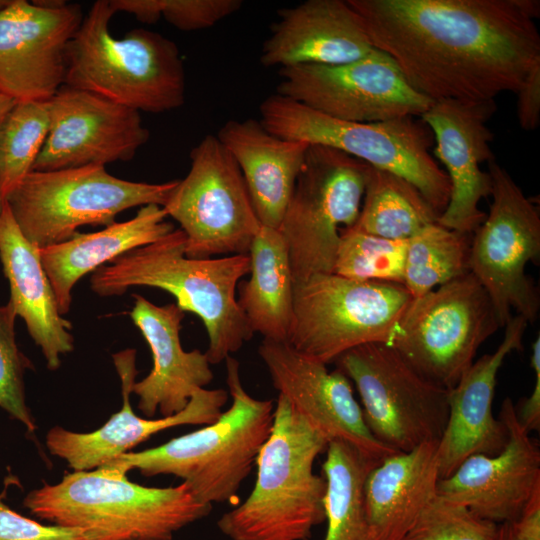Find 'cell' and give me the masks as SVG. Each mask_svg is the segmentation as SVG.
Returning a JSON list of instances; mask_svg holds the SVG:
<instances>
[{"mask_svg": "<svg viewBox=\"0 0 540 540\" xmlns=\"http://www.w3.org/2000/svg\"><path fill=\"white\" fill-rule=\"evenodd\" d=\"M517 95V118L526 131L536 129L540 124V61L526 74Z\"/></svg>", "mask_w": 540, "mask_h": 540, "instance_id": "39", "label": "cell"}, {"mask_svg": "<svg viewBox=\"0 0 540 540\" xmlns=\"http://www.w3.org/2000/svg\"><path fill=\"white\" fill-rule=\"evenodd\" d=\"M177 183L124 180L103 165L31 171L6 202L26 239L43 248L70 239L83 225H111L126 209L163 207Z\"/></svg>", "mask_w": 540, "mask_h": 540, "instance_id": "8", "label": "cell"}, {"mask_svg": "<svg viewBox=\"0 0 540 540\" xmlns=\"http://www.w3.org/2000/svg\"><path fill=\"white\" fill-rule=\"evenodd\" d=\"M190 159L188 174L163 206L186 235V255L248 254L261 223L236 161L214 135L205 136Z\"/></svg>", "mask_w": 540, "mask_h": 540, "instance_id": "14", "label": "cell"}, {"mask_svg": "<svg viewBox=\"0 0 540 540\" xmlns=\"http://www.w3.org/2000/svg\"><path fill=\"white\" fill-rule=\"evenodd\" d=\"M17 316L6 303L0 307V407L33 433L37 426L26 404L24 373L32 368L15 338Z\"/></svg>", "mask_w": 540, "mask_h": 540, "instance_id": "36", "label": "cell"}, {"mask_svg": "<svg viewBox=\"0 0 540 540\" xmlns=\"http://www.w3.org/2000/svg\"><path fill=\"white\" fill-rule=\"evenodd\" d=\"M50 126L32 171L132 159L149 138L138 111L63 84L49 99Z\"/></svg>", "mask_w": 540, "mask_h": 540, "instance_id": "17", "label": "cell"}, {"mask_svg": "<svg viewBox=\"0 0 540 540\" xmlns=\"http://www.w3.org/2000/svg\"><path fill=\"white\" fill-rule=\"evenodd\" d=\"M50 126L48 101H18L0 126V205L30 173Z\"/></svg>", "mask_w": 540, "mask_h": 540, "instance_id": "33", "label": "cell"}, {"mask_svg": "<svg viewBox=\"0 0 540 540\" xmlns=\"http://www.w3.org/2000/svg\"><path fill=\"white\" fill-rule=\"evenodd\" d=\"M160 13L171 25L182 31L214 26L238 11L240 0H159Z\"/></svg>", "mask_w": 540, "mask_h": 540, "instance_id": "37", "label": "cell"}, {"mask_svg": "<svg viewBox=\"0 0 540 540\" xmlns=\"http://www.w3.org/2000/svg\"><path fill=\"white\" fill-rule=\"evenodd\" d=\"M354 383L373 436L396 452L439 441L449 417L448 390L420 375L384 343L352 348L335 361Z\"/></svg>", "mask_w": 540, "mask_h": 540, "instance_id": "12", "label": "cell"}, {"mask_svg": "<svg viewBox=\"0 0 540 540\" xmlns=\"http://www.w3.org/2000/svg\"><path fill=\"white\" fill-rule=\"evenodd\" d=\"M374 50L347 0H307L278 11L260 62L266 67L341 65Z\"/></svg>", "mask_w": 540, "mask_h": 540, "instance_id": "24", "label": "cell"}, {"mask_svg": "<svg viewBox=\"0 0 540 540\" xmlns=\"http://www.w3.org/2000/svg\"><path fill=\"white\" fill-rule=\"evenodd\" d=\"M225 362L232 404L215 422L162 445L124 453L107 464L147 477H178L205 504L234 500L270 435L275 406L244 389L235 358Z\"/></svg>", "mask_w": 540, "mask_h": 540, "instance_id": "5", "label": "cell"}, {"mask_svg": "<svg viewBox=\"0 0 540 540\" xmlns=\"http://www.w3.org/2000/svg\"><path fill=\"white\" fill-rule=\"evenodd\" d=\"M369 167L340 150L309 145L279 228L294 284L333 273L340 231L357 221Z\"/></svg>", "mask_w": 540, "mask_h": 540, "instance_id": "11", "label": "cell"}, {"mask_svg": "<svg viewBox=\"0 0 540 540\" xmlns=\"http://www.w3.org/2000/svg\"><path fill=\"white\" fill-rule=\"evenodd\" d=\"M499 420L507 432L502 450L469 456L437 485L439 496L496 524L518 519L540 498V450L510 398L502 402Z\"/></svg>", "mask_w": 540, "mask_h": 540, "instance_id": "19", "label": "cell"}, {"mask_svg": "<svg viewBox=\"0 0 540 540\" xmlns=\"http://www.w3.org/2000/svg\"><path fill=\"white\" fill-rule=\"evenodd\" d=\"M407 240H392L354 229L340 231L333 273L358 281L404 284ZM404 286V285H403Z\"/></svg>", "mask_w": 540, "mask_h": 540, "instance_id": "34", "label": "cell"}, {"mask_svg": "<svg viewBox=\"0 0 540 540\" xmlns=\"http://www.w3.org/2000/svg\"><path fill=\"white\" fill-rule=\"evenodd\" d=\"M496 110L495 100L443 99L420 116L433 133V154L450 180V199L437 221L448 229L472 234L486 218L479 203L491 196L492 179L480 164L495 159L487 122Z\"/></svg>", "mask_w": 540, "mask_h": 540, "instance_id": "20", "label": "cell"}, {"mask_svg": "<svg viewBox=\"0 0 540 540\" xmlns=\"http://www.w3.org/2000/svg\"><path fill=\"white\" fill-rule=\"evenodd\" d=\"M185 248V233L174 229L98 268L91 274L90 287L103 297L119 296L136 286L170 293L181 310L202 320L209 339L205 353L211 364H218L254 334L237 302L239 280L249 274L250 258H191Z\"/></svg>", "mask_w": 540, "mask_h": 540, "instance_id": "2", "label": "cell"}, {"mask_svg": "<svg viewBox=\"0 0 540 540\" xmlns=\"http://www.w3.org/2000/svg\"><path fill=\"white\" fill-rule=\"evenodd\" d=\"M0 494V540H90L82 531L44 525L11 509Z\"/></svg>", "mask_w": 540, "mask_h": 540, "instance_id": "38", "label": "cell"}, {"mask_svg": "<svg viewBox=\"0 0 540 540\" xmlns=\"http://www.w3.org/2000/svg\"><path fill=\"white\" fill-rule=\"evenodd\" d=\"M258 353L272 384L328 441H343L379 463L397 453L379 442L366 425L351 381L340 370L305 355L287 342L263 339Z\"/></svg>", "mask_w": 540, "mask_h": 540, "instance_id": "16", "label": "cell"}, {"mask_svg": "<svg viewBox=\"0 0 540 540\" xmlns=\"http://www.w3.org/2000/svg\"><path fill=\"white\" fill-rule=\"evenodd\" d=\"M217 138L236 161L261 225L279 229L310 144L269 132L259 120H229Z\"/></svg>", "mask_w": 540, "mask_h": 540, "instance_id": "26", "label": "cell"}, {"mask_svg": "<svg viewBox=\"0 0 540 540\" xmlns=\"http://www.w3.org/2000/svg\"><path fill=\"white\" fill-rule=\"evenodd\" d=\"M114 12H127L142 23L153 24L160 17L159 0H112L109 1Z\"/></svg>", "mask_w": 540, "mask_h": 540, "instance_id": "42", "label": "cell"}, {"mask_svg": "<svg viewBox=\"0 0 540 540\" xmlns=\"http://www.w3.org/2000/svg\"><path fill=\"white\" fill-rule=\"evenodd\" d=\"M277 94L330 117L359 123L420 117L434 101L415 90L396 62L374 48L341 65L279 69Z\"/></svg>", "mask_w": 540, "mask_h": 540, "instance_id": "15", "label": "cell"}, {"mask_svg": "<svg viewBox=\"0 0 540 540\" xmlns=\"http://www.w3.org/2000/svg\"><path fill=\"white\" fill-rule=\"evenodd\" d=\"M438 442L394 453L367 473L363 493L371 540H403L436 497Z\"/></svg>", "mask_w": 540, "mask_h": 540, "instance_id": "27", "label": "cell"}, {"mask_svg": "<svg viewBox=\"0 0 540 540\" xmlns=\"http://www.w3.org/2000/svg\"><path fill=\"white\" fill-rule=\"evenodd\" d=\"M412 299L401 284L312 275L294 284L287 343L325 364L363 344H386Z\"/></svg>", "mask_w": 540, "mask_h": 540, "instance_id": "10", "label": "cell"}, {"mask_svg": "<svg viewBox=\"0 0 540 540\" xmlns=\"http://www.w3.org/2000/svg\"><path fill=\"white\" fill-rule=\"evenodd\" d=\"M438 218L413 184L370 166L360 213L352 227L381 238L408 240Z\"/></svg>", "mask_w": 540, "mask_h": 540, "instance_id": "30", "label": "cell"}, {"mask_svg": "<svg viewBox=\"0 0 540 540\" xmlns=\"http://www.w3.org/2000/svg\"><path fill=\"white\" fill-rule=\"evenodd\" d=\"M16 101L0 91V126Z\"/></svg>", "mask_w": 540, "mask_h": 540, "instance_id": "43", "label": "cell"}, {"mask_svg": "<svg viewBox=\"0 0 540 540\" xmlns=\"http://www.w3.org/2000/svg\"><path fill=\"white\" fill-rule=\"evenodd\" d=\"M488 163L492 203L472 233L469 271L487 292L501 327L512 318V310L533 322L540 297L525 267L539 263V210L504 167L495 159Z\"/></svg>", "mask_w": 540, "mask_h": 540, "instance_id": "13", "label": "cell"}, {"mask_svg": "<svg viewBox=\"0 0 540 540\" xmlns=\"http://www.w3.org/2000/svg\"><path fill=\"white\" fill-rule=\"evenodd\" d=\"M471 237L436 222L407 240L403 285L413 298L470 272Z\"/></svg>", "mask_w": 540, "mask_h": 540, "instance_id": "32", "label": "cell"}, {"mask_svg": "<svg viewBox=\"0 0 540 540\" xmlns=\"http://www.w3.org/2000/svg\"><path fill=\"white\" fill-rule=\"evenodd\" d=\"M110 2L96 1L68 44L64 84L136 111L161 113L185 101V72L174 42L134 29L113 37Z\"/></svg>", "mask_w": 540, "mask_h": 540, "instance_id": "6", "label": "cell"}, {"mask_svg": "<svg viewBox=\"0 0 540 540\" xmlns=\"http://www.w3.org/2000/svg\"><path fill=\"white\" fill-rule=\"evenodd\" d=\"M260 122L284 139L328 146L413 184L440 216L448 205V175L431 153L434 137L420 117L382 122L339 120L273 94L259 107Z\"/></svg>", "mask_w": 540, "mask_h": 540, "instance_id": "7", "label": "cell"}, {"mask_svg": "<svg viewBox=\"0 0 540 540\" xmlns=\"http://www.w3.org/2000/svg\"><path fill=\"white\" fill-rule=\"evenodd\" d=\"M497 531L498 524L437 494L403 540H496Z\"/></svg>", "mask_w": 540, "mask_h": 540, "instance_id": "35", "label": "cell"}, {"mask_svg": "<svg viewBox=\"0 0 540 540\" xmlns=\"http://www.w3.org/2000/svg\"><path fill=\"white\" fill-rule=\"evenodd\" d=\"M12 0H0V12L4 10Z\"/></svg>", "mask_w": 540, "mask_h": 540, "instance_id": "44", "label": "cell"}, {"mask_svg": "<svg viewBox=\"0 0 540 540\" xmlns=\"http://www.w3.org/2000/svg\"><path fill=\"white\" fill-rule=\"evenodd\" d=\"M121 380L122 406L98 429L74 432L61 426L50 429L46 446L50 453L64 460L73 471H87L103 466L154 434L181 425H208L221 415L227 402L224 389H200L180 412L159 418L137 415L130 404L136 369V350L125 349L112 355Z\"/></svg>", "mask_w": 540, "mask_h": 540, "instance_id": "21", "label": "cell"}, {"mask_svg": "<svg viewBox=\"0 0 540 540\" xmlns=\"http://www.w3.org/2000/svg\"><path fill=\"white\" fill-rule=\"evenodd\" d=\"M166 218L163 207L149 204L130 220L114 222L93 233H76L68 240L39 248L60 314L69 312L72 289L84 275L172 232L174 226Z\"/></svg>", "mask_w": 540, "mask_h": 540, "instance_id": "28", "label": "cell"}, {"mask_svg": "<svg viewBox=\"0 0 540 540\" xmlns=\"http://www.w3.org/2000/svg\"><path fill=\"white\" fill-rule=\"evenodd\" d=\"M0 262L10 288L7 303L25 322L48 369H58L74 347L72 324L59 312L39 248L23 235L6 201L0 205Z\"/></svg>", "mask_w": 540, "mask_h": 540, "instance_id": "25", "label": "cell"}, {"mask_svg": "<svg viewBox=\"0 0 540 540\" xmlns=\"http://www.w3.org/2000/svg\"><path fill=\"white\" fill-rule=\"evenodd\" d=\"M248 255L250 277L238 284V305L254 333L287 342L294 319V279L280 230L261 225Z\"/></svg>", "mask_w": 540, "mask_h": 540, "instance_id": "29", "label": "cell"}, {"mask_svg": "<svg viewBox=\"0 0 540 540\" xmlns=\"http://www.w3.org/2000/svg\"><path fill=\"white\" fill-rule=\"evenodd\" d=\"M328 441L278 394L273 425L257 460L254 487L217 527L230 540H309L325 520L326 480L314 463Z\"/></svg>", "mask_w": 540, "mask_h": 540, "instance_id": "4", "label": "cell"}, {"mask_svg": "<svg viewBox=\"0 0 540 540\" xmlns=\"http://www.w3.org/2000/svg\"><path fill=\"white\" fill-rule=\"evenodd\" d=\"M531 367L535 374L533 390L529 397L521 402L519 407L515 406L516 416L520 424L529 433L540 429V336L532 344L530 359Z\"/></svg>", "mask_w": 540, "mask_h": 540, "instance_id": "40", "label": "cell"}, {"mask_svg": "<svg viewBox=\"0 0 540 540\" xmlns=\"http://www.w3.org/2000/svg\"><path fill=\"white\" fill-rule=\"evenodd\" d=\"M496 540H540V498L518 519L498 524Z\"/></svg>", "mask_w": 540, "mask_h": 540, "instance_id": "41", "label": "cell"}, {"mask_svg": "<svg viewBox=\"0 0 540 540\" xmlns=\"http://www.w3.org/2000/svg\"><path fill=\"white\" fill-rule=\"evenodd\" d=\"M372 44L432 101L516 93L540 61L519 0H347Z\"/></svg>", "mask_w": 540, "mask_h": 540, "instance_id": "1", "label": "cell"}, {"mask_svg": "<svg viewBox=\"0 0 540 540\" xmlns=\"http://www.w3.org/2000/svg\"><path fill=\"white\" fill-rule=\"evenodd\" d=\"M528 321L520 315L504 326L502 342L490 354L473 362L448 390L449 417L438 442L440 479L448 477L469 456L495 455L507 441L505 426L492 412L498 371L507 355L523 351Z\"/></svg>", "mask_w": 540, "mask_h": 540, "instance_id": "22", "label": "cell"}, {"mask_svg": "<svg viewBox=\"0 0 540 540\" xmlns=\"http://www.w3.org/2000/svg\"><path fill=\"white\" fill-rule=\"evenodd\" d=\"M130 317L152 353L150 373L133 385L138 408L147 417L174 415L183 410L192 395L205 388L214 375L206 353L185 351L180 330L185 312L175 303L157 306L135 294Z\"/></svg>", "mask_w": 540, "mask_h": 540, "instance_id": "23", "label": "cell"}, {"mask_svg": "<svg viewBox=\"0 0 540 540\" xmlns=\"http://www.w3.org/2000/svg\"><path fill=\"white\" fill-rule=\"evenodd\" d=\"M23 506L39 519L82 531L90 540H172L212 510L183 482L147 487L110 464L44 483L25 496Z\"/></svg>", "mask_w": 540, "mask_h": 540, "instance_id": "3", "label": "cell"}, {"mask_svg": "<svg viewBox=\"0 0 540 540\" xmlns=\"http://www.w3.org/2000/svg\"><path fill=\"white\" fill-rule=\"evenodd\" d=\"M500 327L487 292L468 272L413 298L386 345L424 378L450 390Z\"/></svg>", "mask_w": 540, "mask_h": 540, "instance_id": "9", "label": "cell"}, {"mask_svg": "<svg viewBox=\"0 0 540 540\" xmlns=\"http://www.w3.org/2000/svg\"><path fill=\"white\" fill-rule=\"evenodd\" d=\"M82 20L77 4L12 0L0 12V91L16 102L48 101L64 84L67 47Z\"/></svg>", "mask_w": 540, "mask_h": 540, "instance_id": "18", "label": "cell"}, {"mask_svg": "<svg viewBox=\"0 0 540 540\" xmlns=\"http://www.w3.org/2000/svg\"><path fill=\"white\" fill-rule=\"evenodd\" d=\"M325 452L324 540H371L363 487L367 473L377 463L343 441H330Z\"/></svg>", "mask_w": 540, "mask_h": 540, "instance_id": "31", "label": "cell"}]
</instances>
